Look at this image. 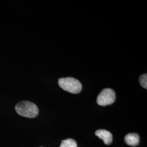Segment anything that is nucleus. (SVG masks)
<instances>
[{
	"mask_svg": "<svg viewBox=\"0 0 147 147\" xmlns=\"http://www.w3.org/2000/svg\"><path fill=\"white\" fill-rule=\"evenodd\" d=\"M16 110L19 115L31 118L37 117L39 113V110L36 105L28 101H22L18 102L16 105Z\"/></svg>",
	"mask_w": 147,
	"mask_h": 147,
	"instance_id": "1",
	"label": "nucleus"
},
{
	"mask_svg": "<svg viewBox=\"0 0 147 147\" xmlns=\"http://www.w3.org/2000/svg\"><path fill=\"white\" fill-rule=\"evenodd\" d=\"M58 84L65 91L73 94H78L81 91L82 88V86L80 81L71 77L59 79Z\"/></svg>",
	"mask_w": 147,
	"mask_h": 147,
	"instance_id": "2",
	"label": "nucleus"
},
{
	"mask_svg": "<svg viewBox=\"0 0 147 147\" xmlns=\"http://www.w3.org/2000/svg\"><path fill=\"white\" fill-rule=\"evenodd\" d=\"M116 100L115 92L111 88L103 89L96 98L97 104L100 106H105L112 104Z\"/></svg>",
	"mask_w": 147,
	"mask_h": 147,
	"instance_id": "3",
	"label": "nucleus"
},
{
	"mask_svg": "<svg viewBox=\"0 0 147 147\" xmlns=\"http://www.w3.org/2000/svg\"><path fill=\"white\" fill-rule=\"evenodd\" d=\"M95 135L103 140L104 143L106 145H109L112 142V135L110 132L107 130L104 129L98 130L95 131Z\"/></svg>",
	"mask_w": 147,
	"mask_h": 147,
	"instance_id": "4",
	"label": "nucleus"
},
{
	"mask_svg": "<svg viewBox=\"0 0 147 147\" xmlns=\"http://www.w3.org/2000/svg\"><path fill=\"white\" fill-rule=\"evenodd\" d=\"M124 141L126 144L132 147H135L140 142V136L136 133H130L125 136Z\"/></svg>",
	"mask_w": 147,
	"mask_h": 147,
	"instance_id": "5",
	"label": "nucleus"
},
{
	"mask_svg": "<svg viewBox=\"0 0 147 147\" xmlns=\"http://www.w3.org/2000/svg\"><path fill=\"white\" fill-rule=\"evenodd\" d=\"M76 142L71 138H68L62 141L60 147H77Z\"/></svg>",
	"mask_w": 147,
	"mask_h": 147,
	"instance_id": "6",
	"label": "nucleus"
},
{
	"mask_svg": "<svg viewBox=\"0 0 147 147\" xmlns=\"http://www.w3.org/2000/svg\"><path fill=\"white\" fill-rule=\"evenodd\" d=\"M139 82L141 86L145 89H147V75L144 74L140 76L139 78Z\"/></svg>",
	"mask_w": 147,
	"mask_h": 147,
	"instance_id": "7",
	"label": "nucleus"
}]
</instances>
